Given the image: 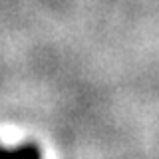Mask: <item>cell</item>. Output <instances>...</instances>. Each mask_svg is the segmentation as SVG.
<instances>
[{"label": "cell", "mask_w": 159, "mask_h": 159, "mask_svg": "<svg viewBox=\"0 0 159 159\" xmlns=\"http://www.w3.org/2000/svg\"><path fill=\"white\" fill-rule=\"evenodd\" d=\"M0 159H42V153L32 143H24L20 147L0 145Z\"/></svg>", "instance_id": "cell-1"}]
</instances>
